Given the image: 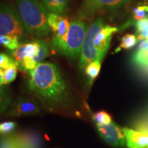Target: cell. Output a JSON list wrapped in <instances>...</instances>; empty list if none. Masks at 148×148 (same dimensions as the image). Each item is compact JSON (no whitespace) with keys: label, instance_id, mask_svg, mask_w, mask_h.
<instances>
[{"label":"cell","instance_id":"cell-1","mask_svg":"<svg viewBox=\"0 0 148 148\" xmlns=\"http://www.w3.org/2000/svg\"><path fill=\"white\" fill-rule=\"evenodd\" d=\"M27 85L37 97L49 104H60L65 99L67 87L58 67L51 62H38L27 72Z\"/></svg>","mask_w":148,"mask_h":148},{"label":"cell","instance_id":"cell-2","mask_svg":"<svg viewBox=\"0 0 148 148\" xmlns=\"http://www.w3.org/2000/svg\"><path fill=\"white\" fill-rule=\"evenodd\" d=\"M18 14L27 32L42 38L50 32L48 24V11L38 0H15Z\"/></svg>","mask_w":148,"mask_h":148},{"label":"cell","instance_id":"cell-3","mask_svg":"<svg viewBox=\"0 0 148 148\" xmlns=\"http://www.w3.org/2000/svg\"><path fill=\"white\" fill-rule=\"evenodd\" d=\"M86 25L84 21L75 19L70 22L69 29L63 37L54 36L51 47L59 54L76 60L81 53L86 35Z\"/></svg>","mask_w":148,"mask_h":148},{"label":"cell","instance_id":"cell-4","mask_svg":"<svg viewBox=\"0 0 148 148\" xmlns=\"http://www.w3.org/2000/svg\"><path fill=\"white\" fill-rule=\"evenodd\" d=\"M104 26L103 19L97 18L90 24L86 32L84 42L79 58V67L84 68L90 62L95 60H102L103 57L94 46L93 40L98 32Z\"/></svg>","mask_w":148,"mask_h":148},{"label":"cell","instance_id":"cell-5","mask_svg":"<svg viewBox=\"0 0 148 148\" xmlns=\"http://www.w3.org/2000/svg\"><path fill=\"white\" fill-rule=\"evenodd\" d=\"M25 27L19 14L12 6L0 5V36H13L21 38Z\"/></svg>","mask_w":148,"mask_h":148},{"label":"cell","instance_id":"cell-6","mask_svg":"<svg viewBox=\"0 0 148 148\" xmlns=\"http://www.w3.org/2000/svg\"><path fill=\"white\" fill-rule=\"evenodd\" d=\"M129 1L130 0H84L79 10V16L82 18L90 17L102 9L119 8Z\"/></svg>","mask_w":148,"mask_h":148},{"label":"cell","instance_id":"cell-7","mask_svg":"<svg viewBox=\"0 0 148 148\" xmlns=\"http://www.w3.org/2000/svg\"><path fill=\"white\" fill-rule=\"evenodd\" d=\"M98 132L106 143L114 147L126 145V139L122 128L116 123H110L106 125H97Z\"/></svg>","mask_w":148,"mask_h":148},{"label":"cell","instance_id":"cell-8","mask_svg":"<svg viewBox=\"0 0 148 148\" xmlns=\"http://www.w3.org/2000/svg\"><path fill=\"white\" fill-rule=\"evenodd\" d=\"M118 29H119L116 27L106 25L103 26L95 36L93 40L94 46L103 58L106 55L110 46L112 34L117 32Z\"/></svg>","mask_w":148,"mask_h":148},{"label":"cell","instance_id":"cell-9","mask_svg":"<svg viewBox=\"0 0 148 148\" xmlns=\"http://www.w3.org/2000/svg\"><path fill=\"white\" fill-rule=\"evenodd\" d=\"M126 139L127 148H147L148 130L136 131L127 127H122Z\"/></svg>","mask_w":148,"mask_h":148},{"label":"cell","instance_id":"cell-10","mask_svg":"<svg viewBox=\"0 0 148 148\" xmlns=\"http://www.w3.org/2000/svg\"><path fill=\"white\" fill-rule=\"evenodd\" d=\"M18 148H41V136L36 132L26 131L13 134Z\"/></svg>","mask_w":148,"mask_h":148},{"label":"cell","instance_id":"cell-11","mask_svg":"<svg viewBox=\"0 0 148 148\" xmlns=\"http://www.w3.org/2000/svg\"><path fill=\"white\" fill-rule=\"evenodd\" d=\"M39 111L40 107L36 101L32 99H22L14 105L10 114L15 116H29L38 114Z\"/></svg>","mask_w":148,"mask_h":148},{"label":"cell","instance_id":"cell-12","mask_svg":"<svg viewBox=\"0 0 148 148\" xmlns=\"http://www.w3.org/2000/svg\"><path fill=\"white\" fill-rule=\"evenodd\" d=\"M48 24L56 37H63L68 32L70 22L66 17L51 12L47 18Z\"/></svg>","mask_w":148,"mask_h":148},{"label":"cell","instance_id":"cell-13","mask_svg":"<svg viewBox=\"0 0 148 148\" xmlns=\"http://www.w3.org/2000/svg\"><path fill=\"white\" fill-rule=\"evenodd\" d=\"M38 52V43L36 40L34 42L25 43L20 45L14 50L11 51V55L17 62H20L26 57L34 58Z\"/></svg>","mask_w":148,"mask_h":148},{"label":"cell","instance_id":"cell-14","mask_svg":"<svg viewBox=\"0 0 148 148\" xmlns=\"http://www.w3.org/2000/svg\"><path fill=\"white\" fill-rule=\"evenodd\" d=\"M42 2L49 12L60 15L65 12L68 5V0H42Z\"/></svg>","mask_w":148,"mask_h":148},{"label":"cell","instance_id":"cell-15","mask_svg":"<svg viewBox=\"0 0 148 148\" xmlns=\"http://www.w3.org/2000/svg\"><path fill=\"white\" fill-rule=\"evenodd\" d=\"M132 62L142 71L148 74V49L136 51L132 57Z\"/></svg>","mask_w":148,"mask_h":148},{"label":"cell","instance_id":"cell-16","mask_svg":"<svg viewBox=\"0 0 148 148\" xmlns=\"http://www.w3.org/2000/svg\"><path fill=\"white\" fill-rule=\"evenodd\" d=\"M18 62L9 66L7 69L2 70V79L1 84H8L15 79L18 71Z\"/></svg>","mask_w":148,"mask_h":148},{"label":"cell","instance_id":"cell-17","mask_svg":"<svg viewBox=\"0 0 148 148\" xmlns=\"http://www.w3.org/2000/svg\"><path fill=\"white\" fill-rule=\"evenodd\" d=\"M101 60H95L90 62L85 67V73L87 75L90 84L97 77L101 69Z\"/></svg>","mask_w":148,"mask_h":148},{"label":"cell","instance_id":"cell-18","mask_svg":"<svg viewBox=\"0 0 148 148\" xmlns=\"http://www.w3.org/2000/svg\"><path fill=\"white\" fill-rule=\"evenodd\" d=\"M138 42V38L135 35L127 34L121 38V43L119 47L116 48V52H118L121 49H129L134 47Z\"/></svg>","mask_w":148,"mask_h":148},{"label":"cell","instance_id":"cell-19","mask_svg":"<svg viewBox=\"0 0 148 148\" xmlns=\"http://www.w3.org/2000/svg\"><path fill=\"white\" fill-rule=\"evenodd\" d=\"M19 38L13 36H0V45L10 50H14L20 46Z\"/></svg>","mask_w":148,"mask_h":148},{"label":"cell","instance_id":"cell-20","mask_svg":"<svg viewBox=\"0 0 148 148\" xmlns=\"http://www.w3.org/2000/svg\"><path fill=\"white\" fill-rule=\"evenodd\" d=\"M37 41L38 43V52L36 56L34 57L33 60L38 63L49 56V45L45 41L42 40H37Z\"/></svg>","mask_w":148,"mask_h":148},{"label":"cell","instance_id":"cell-21","mask_svg":"<svg viewBox=\"0 0 148 148\" xmlns=\"http://www.w3.org/2000/svg\"><path fill=\"white\" fill-rule=\"evenodd\" d=\"M92 119L97 125H106L112 123V117L105 111H99L92 116Z\"/></svg>","mask_w":148,"mask_h":148},{"label":"cell","instance_id":"cell-22","mask_svg":"<svg viewBox=\"0 0 148 148\" xmlns=\"http://www.w3.org/2000/svg\"><path fill=\"white\" fill-rule=\"evenodd\" d=\"M37 62L33 60L32 58L26 57L23 59L21 62H18V69L21 70V71L28 72L32 71L36 67Z\"/></svg>","mask_w":148,"mask_h":148},{"label":"cell","instance_id":"cell-23","mask_svg":"<svg viewBox=\"0 0 148 148\" xmlns=\"http://www.w3.org/2000/svg\"><path fill=\"white\" fill-rule=\"evenodd\" d=\"M0 148H18L14 135L0 138Z\"/></svg>","mask_w":148,"mask_h":148},{"label":"cell","instance_id":"cell-24","mask_svg":"<svg viewBox=\"0 0 148 148\" xmlns=\"http://www.w3.org/2000/svg\"><path fill=\"white\" fill-rule=\"evenodd\" d=\"M17 61L12 59L8 55L4 53H0V69H5L9 66L15 64Z\"/></svg>","mask_w":148,"mask_h":148},{"label":"cell","instance_id":"cell-25","mask_svg":"<svg viewBox=\"0 0 148 148\" xmlns=\"http://www.w3.org/2000/svg\"><path fill=\"white\" fill-rule=\"evenodd\" d=\"M133 13H134V19L136 21L145 18L148 13V6L146 5H139L134 9Z\"/></svg>","mask_w":148,"mask_h":148},{"label":"cell","instance_id":"cell-26","mask_svg":"<svg viewBox=\"0 0 148 148\" xmlns=\"http://www.w3.org/2000/svg\"><path fill=\"white\" fill-rule=\"evenodd\" d=\"M16 123L13 121H7L0 123V133L1 134H7L14 130L16 127Z\"/></svg>","mask_w":148,"mask_h":148},{"label":"cell","instance_id":"cell-27","mask_svg":"<svg viewBox=\"0 0 148 148\" xmlns=\"http://www.w3.org/2000/svg\"><path fill=\"white\" fill-rule=\"evenodd\" d=\"M9 104V97L0 86V112L4 110Z\"/></svg>","mask_w":148,"mask_h":148},{"label":"cell","instance_id":"cell-28","mask_svg":"<svg viewBox=\"0 0 148 148\" xmlns=\"http://www.w3.org/2000/svg\"><path fill=\"white\" fill-rule=\"evenodd\" d=\"M137 34L138 36L137 37L138 40H143L148 38V25H145L143 28H142Z\"/></svg>","mask_w":148,"mask_h":148},{"label":"cell","instance_id":"cell-29","mask_svg":"<svg viewBox=\"0 0 148 148\" xmlns=\"http://www.w3.org/2000/svg\"><path fill=\"white\" fill-rule=\"evenodd\" d=\"M147 16L148 17V13H147Z\"/></svg>","mask_w":148,"mask_h":148},{"label":"cell","instance_id":"cell-30","mask_svg":"<svg viewBox=\"0 0 148 148\" xmlns=\"http://www.w3.org/2000/svg\"><path fill=\"white\" fill-rule=\"evenodd\" d=\"M147 148H148V147H147Z\"/></svg>","mask_w":148,"mask_h":148}]
</instances>
